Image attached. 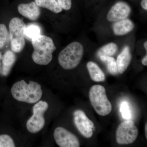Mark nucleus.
Masks as SVG:
<instances>
[{
	"instance_id": "1a4fd4ad",
	"label": "nucleus",
	"mask_w": 147,
	"mask_h": 147,
	"mask_svg": "<svg viewBox=\"0 0 147 147\" xmlns=\"http://www.w3.org/2000/svg\"><path fill=\"white\" fill-rule=\"evenodd\" d=\"M54 139L57 144L60 147H79L80 143L77 137L63 127L55 129Z\"/></svg>"
},
{
	"instance_id": "bb28decb",
	"label": "nucleus",
	"mask_w": 147,
	"mask_h": 147,
	"mask_svg": "<svg viewBox=\"0 0 147 147\" xmlns=\"http://www.w3.org/2000/svg\"><path fill=\"white\" fill-rule=\"evenodd\" d=\"M2 55L1 54V52H0V73L1 74L2 73V68L1 67V60L2 59Z\"/></svg>"
},
{
	"instance_id": "a878e982",
	"label": "nucleus",
	"mask_w": 147,
	"mask_h": 147,
	"mask_svg": "<svg viewBox=\"0 0 147 147\" xmlns=\"http://www.w3.org/2000/svg\"><path fill=\"white\" fill-rule=\"evenodd\" d=\"M145 135H146V138L147 139V123L146 124L145 126Z\"/></svg>"
},
{
	"instance_id": "6e6552de",
	"label": "nucleus",
	"mask_w": 147,
	"mask_h": 147,
	"mask_svg": "<svg viewBox=\"0 0 147 147\" xmlns=\"http://www.w3.org/2000/svg\"><path fill=\"white\" fill-rule=\"evenodd\" d=\"M74 121L76 128L81 134L86 138L92 136L94 124L86 115L84 111L76 110L74 113Z\"/></svg>"
},
{
	"instance_id": "f257e3e1",
	"label": "nucleus",
	"mask_w": 147,
	"mask_h": 147,
	"mask_svg": "<svg viewBox=\"0 0 147 147\" xmlns=\"http://www.w3.org/2000/svg\"><path fill=\"white\" fill-rule=\"evenodd\" d=\"M11 92L16 100L31 104L39 101L42 94L39 84L32 81H30L28 84L23 80L13 84Z\"/></svg>"
},
{
	"instance_id": "9b49d317",
	"label": "nucleus",
	"mask_w": 147,
	"mask_h": 147,
	"mask_svg": "<svg viewBox=\"0 0 147 147\" xmlns=\"http://www.w3.org/2000/svg\"><path fill=\"white\" fill-rule=\"evenodd\" d=\"M18 10L21 15L32 21H36L40 16V8L35 1L20 4L18 6Z\"/></svg>"
},
{
	"instance_id": "aec40b11",
	"label": "nucleus",
	"mask_w": 147,
	"mask_h": 147,
	"mask_svg": "<svg viewBox=\"0 0 147 147\" xmlns=\"http://www.w3.org/2000/svg\"><path fill=\"white\" fill-rule=\"evenodd\" d=\"M15 144L13 139L9 135L2 134L0 135V147H14Z\"/></svg>"
},
{
	"instance_id": "4be33fe9",
	"label": "nucleus",
	"mask_w": 147,
	"mask_h": 147,
	"mask_svg": "<svg viewBox=\"0 0 147 147\" xmlns=\"http://www.w3.org/2000/svg\"><path fill=\"white\" fill-rule=\"evenodd\" d=\"M7 32L4 24H0V49L3 48L6 42Z\"/></svg>"
},
{
	"instance_id": "4468645a",
	"label": "nucleus",
	"mask_w": 147,
	"mask_h": 147,
	"mask_svg": "<svg viewBox=\"0 0 147 147\" xmlns=\"http://www.w3.org/2000/svg\"><path fill=\"white\" fill-rule=\"evenodd\" d=\"M86 66L90 77L92 81L97 82L105 81V74L97 64L93 61H89L87 63Z\"/></svg>"
},
{
	"instance_id": "a211bd4d",
	"label": "nucleus",
	"mask_w": 147,
	"mask_h": 147,
	"mask_svg": "<svg viewBox=\"0 0 147 147\" xmlns=\"http://www.w3.org/2000/svg\"><path fill=\"white\" fill-rule=\"evenodd\" d=\"M118 47L115 43L111 42L101 47L97 52V55L98 57L101 56L112 57L117 53Z\"/></svg>"
},
{
	"instance_id": "f03ea898",
	"label": "nucleus",
	"mask_w": 147,
	"mask_h": 147,
	"mask_svg": "<svg viewBox=\"0 0 147 147\" xmlns=\"http://www.w3.org/2000/svg\"><path fill=\"white\" fill-rule=\"evenodd\" d=\"M34 51L32 59L36 63L47 65L53 59L52 53L56 50L53 39L49 37L40 34L32 39Z\"/></svg>"
},
{
	"instance_id": "7ed1b4c3",
	"label": "nucleus",
	"mask_w": 147,
	"mask_h": 147,
	"mask_svg": "<svg viewBox=\"0 0 147 147\" xmlns=\"http://www.w3.org/2000/svg\"><path fill=\"white\" fill-rule=\"evenodd\" d=\"M84 53V47L81 43L71 42L59 53L58 57L59 64L67 70L76 68L82 60Z\"/></svg>"
},
{
	"instance_id": "20e7f679",
	"label": "nucleus",
	"mask_w": 147,
	"mask_h": 147,
	"mask_svg": "<svg viewBox=\"0 0 147 147\" xmlns=\"http://www.w3.org/2000/svg\"><path fill=\"white\" fill-rule=\"evenodd\" d=\"M89 96L92 106L99 115H108L111 113L112 104L108 100L105 88L103 86H92L90 89Z\"/></svg>"
},
{
	"instance_id": "412c9836",
	"label": "nucleus",
	"mask_w": 147,
	"mask_h": 147,
	"mask_svg": "<svg viewBox=\"0 0 147 147\" xmlns=\"http://www.w3.org/2000/svg\"><path fill=\"white\" fill-rule=\"evenodd\" d=\"M120 111L124 119H129L131 118V112L127 102L124 101L122 102L120 108Z\"/></svg>"
},
{
	"instance_id": "b1692460",
	"label": "nucleus",
	"mask_w": 147,
	"mask_h": 147,
	"mask_svg": "<svg viewBox=\"0 0 147 147\" xmlns=\"http://www.w3.org/2000/svg\"><path fill=\"white\" fill-rule=\"evenodd\" d=\"M141 5L142 8L145 10H147V0H142Z\"/></svg>"
},
{
	"instance_id": "cd10ccee",
	"label": "nucleus",
	"mask_w": 147,
	"mask_h": 147,
	"mask_svg": "<svg viewBox=\"0 0 147 147\" xmlns=\"http://www.w3.org/2000/svg\"><path fill=\"white\" fill-rule=\"evenodd\" d=\"M144 47L146 51H147V41H146V42L144 43Z\"/></svg>"
},
{
	"instance_id": "2eb2a0df",
	"label": "nucleus",
	"mask_w": 147,
	"mask_h": 147,
	"mask_svg": "<svg viewBox=\"0 0 147 147\" xmlns=\"http://www.w3.org/2000/svg\"><path fill=\"white\" fill-rule=\"evenodd\" d=\"M2 59L3 67L1 74L6 76L9 74L12 66L16 61V55L12 51H7L3 55Z\"/></svg>"
},
{
	"instance_id": "5701e85b",
	"label": "nucleus",
	"mask_w": 147,
	"mask_h": 147,
	"mask_svg": "<svg viewBox=\"0 0 147 147\" xmlns=\"http://www.w3.org/2000/svg\"><path fill=\"white\" fill-rule=\"evenodd\" d=\"M62 8L66 10L70 9L72 5L71 0H57Z\"/></svg>"
},
{
	"instance_id": "6ab92c4d",
	"label": "nucleus",
	"mask_w": 147,
	"mask_h": 147,
	"mask_svg": "<svg viewBox=\"0 0 147 147\" xmlns=\"http://www.w3.org/2000/svg\"><path fill=\"white\" fill-rule=\"evenodd\" d=\"M40 29L39 27L34 24L29 25L25 30V36L30 39H32L40 34Z\"/></svg>"
},
{
	"instance_id": "0eeeda50",
	"label": "nucleus",
	"mask_w": 147,
	"mask_h": 147,
	"mask_svg": "<svg viewBox=\"0 0 147 147\" xmlns=\"http://www.w3.org/2000/svg\"><path fill=\"white\" fill-rule=\"evenodd\" d=\"M48 108V104L45 101L40 100L34 105L33 109V115L27 121L26 127L30 132L36 133L44 127L45 120L44 115Z\"/></svg>"
},
{
	"instance_id": "ddd939ff",
	"label": "nucleus",
	"mask_w": 147,
	"mask_h": 147,
	"mask_svg": "<svg viewBox=\"0 0 147 147\" xmlns=\"http://www.w3.org/2000/svg\"><path fill=\"white\" fill-rule=\"evenodd\" d=\"M134 27V23L127 18L115 21L113 25V32L117 36L127 34L133 30Z\"/></svg>"
},
{
	"instance_id": "39448f33",
	"label": "nucleus",
	"mask_w": 147,
	"mask_h": 147,
	"mask_svg": "<svg viewBox=\"0 0 147 147\" xmlns=\"http://www.w3.org/2000/svg\"><path fill=\"white\" fill-rule=\"evenodd\" d=\"M26 25L23 20L18 17L12 18L9 22V34L11 50L15 53L23 50L26 44L25 30Z\"/></svg>"
},
{
	"instance_id": "f8f14e48",
	"label": "nucleus",
	"mask_w": 147,
	"mask_h": 147,
	"mask_svg": "<svg viewBox=\"0 0 147 147\" xmlns=\"http://www.w3.org/2000/svg\"><path fill=\"white\" fill-rule=\"evenodd\" d=\"M132 59L130 49L128 46H125L117 58V62L119 73L122 74L125 71L130 64Z\"/></svg>"
},
{
	"instance_id": "9d476101",
	"label": "nucleus",
	"mask_w": 147,
	"mask_h": 147,
	"mask_svg": "<svg viewBox=\"0 0 147 147\" xmlns=\"http://www.w3.org/2000/svg\"><path fill=\"white\" fill-rule=\"evenodd\" d=\"M129 5L125 2L118 1L110 8L107 14V20L110 22H115L126 18L131 12Z\"/></svg>"
},
{
	"instance_id": "dca6fc26",
	"label": "nucleus",
	"mask_w": 147,
	"mask_h": 147,
	"mask_svg": "<svg viewBox=\"0 0 147 147\" xmlns=\"http://www.w3.org/2000/svg\"><path fill=\"white\" fill-rule=\"evenodd\" d=\"M34 1L39 7L47 9L55 13H59L62 11L57 0H34Z\"/></svg>"
},
{
	"instance_id": "f3484780",
	"label": "nucleus",
	"mask_w": 147,
	"mask_h": 147,
	"mask_svg": "<svg viewBox=\"0 0 147 147\" xmlns=\"http://www.w3.org/2000/svg\"><path fill=\"white\" fill-rule=\"evenodd\" d=\"M99 57L100 60L106 65L108 72L110 74L115 75L119 73L117 62L114 58L105 56H100Z\"/></svg>"
},
{
	"instance_id": "423d86ee",
	"label": "nucleus",
	"mask_w": 147,
	"mask_h": 147,
	"mask_svg": "<svg viewBox=\"0 0 147 147\" xmlns=\"http://www.w3.org/2000/svg\"><path fill=\"white\" fill-rule=\"evenodd\" d=\"M138 134L139 130L133 121H125L117 128L116 141L119 144H129L136 140Z\"/></svg>"
},
{
	"instance_id": "393cba45",
	"label": "nucleus",
	"mask_w": 147,
	"mask_h": 147,
	"mask_svg": "<svg viewBox=\"0 0 147 147\" xmlns=\"http://www.w3.org/2000/svg\"><path fill=\"white\" fill-rule=\"evenodd\" d=\"M142 63L144 65L147 66V55H146L143 58V59L142 61Z\"/></svg>"
}]
</instances>
